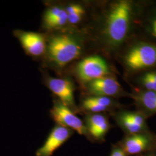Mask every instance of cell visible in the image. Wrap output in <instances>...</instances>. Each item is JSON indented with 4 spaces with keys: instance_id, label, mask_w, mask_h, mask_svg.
<instances>
[{
    "instance_id": "obj_1",
    "label": "cell",
    "mask_w": 156,
    "mask_h": 156,
    "mask_svg": "<svg viewBox=\"0 0 156 156\" xmlns=\"http://www.w3.org/2000/svg\"><path fill=\"white\" fill-rule=\"evenodd\" d=\"M146 2L133 0H117L107 6L100 29V40L104 49L119 53L131 39Z\"/></svg>"
},
{
    "instance_id": "obj_2",
    "label": "cell",
    "mask_w": 156,
    "mask_h": 156,
    "mask_svg": "<svg viewBox=\"0 0 156 156\" xmlns=\"http://www.w3.org/2000/svg\"><path fill=\"white\" fill-rule=\"evenodd\" d=\"M126 75L130 78L140 73L156 69V43L133 38L118 53Z\"/></svg>"
},
{
    "instance_id": "obj_3",
    "label": "cell",
    "mask_w": 156,
    "mask_h": 156,
    "mask_svg": "<svg viewBox=\"0 0 156 156\" xmlns=\"http://www.w3.org/2000/svg\"><path fill=\"white\" fill-rule=\"evenodd\" d=\"M83 50V40L70 34H57L50 37L46 44L48 59L56 67L66 66L77 59Z\"/></svg>"
},
{
    "instance_id": "obj_4",
    "label": "cell",
    "mask_w": 156,
    "mask_h": 156,
    "mask_svg": "<svg viewBox=\"0 0 156 156\" xmlns=\"http://www.w3.org/2000/svg\"><path fill=\"white\" fill-rule=\"evenodd\" d=\"M117 143L127 156H138L156 150V133L150 129L139 133L124 135Z\"/></svg>"
},
{
    "instance_id": "obj_5",
    "label": "cell",
    "mask_w": 156,
    "mask_h": 156,
    "mask_svg": "<svg viewBox=\"0 0 156 156\" xmlns=\"http://www.w3.org/2000/svg\"><path fill=\"white\" fill-rule=\"evenodd\" d=\"M76 73L79 80L84 84L99 78L113 76L108 63L99 55L88 56L79 62Z\"/></svg>"
},
{
    "instance_id": "obj_6",
    "label": "cell",
    "mask_w": 156,
    "mask_h": 156,
    "mask_svg": "<svg viewBox=\"0 0 156 156\" xmlns=\"http://www.w3.org/2000/svg\"><path fill=\"white\" fill-rule=\"evenodd\" d=\"M110 114L124 135L136 134L150 130L147 122L148 119L136 110L131 111L123 108Z\"/></svg>"
},
{
    "instance_id": "obj_7",
    "label": "cell",
    "mask_w": 156,
    "mask_h": 156,
    "mask_svg": "<svg viewBox=\"0 0 156 156\" xmlns=\"http://www.w3.org/2000/svg\"><path fill=\"white\" fill-rule=\"evenodd\" d=\"M89 95L109 97L117 100L122 97L130 98L131 93L124 89L115 76H108L85 84Z\"/></svg>"
},
{
    "instance_id": "obj_8",
    "label": "cell",
    "mask_w": 156,
    "mask_h": 156,
    "mask_svg": "<svg viewBox=\"0 0 156 156\" xmlns=\"http://www.w3.org/2000/svg\"><path fill=\"white\" fill-rule=\"evenodd\" d=\"M50 115L57 125L69 128L87 139V132L83 121L60 101H54L50 109Z\"/></svg>"
},
{
    "instance_id": "obj_9",
    "label": "cell",
    "mask_w": 156,
    "mask_h": 156,
    "mask_svg": "<svg viewBox=\"0 0 156 156\" xmlns=\"http://www.w3.org/2000/svg\"><path fill=\"white\" fill-rule=\"evenodd\" d=\"M84 123L90 142L102 144L105 142L106 135L112 128L106 113H86Z\"/></svg>"
},
{
    "instance_id": "obj_10",
    "label": "cell",
    "mask_w": 156,
    "mask_h": 156,
    "mask_svg": "<svg viewBox=\"0 0 156 156\" xmlns=\"http://www.w3.org/2000/svg\"><path fill=\"white\" fill-rule=\"evenodd\" d=\"M74 131L69 128L56 125L50 131L44 144L35 152V156H52L57 149L69 140Z\"/></svg>"
},
{
    "instance_id": "obj_11",
    "label": "cell",
    "mask_w": 156,
    "mask_h": 156,
    "mask_svg": "<svg viewBox=\"0 0 156 156\" xmlns=\"http://www.w3.org/2000/svg\"><path fill=\"white\" fill-rule=\"evenodd\" d=\"M125 106L117 100L101 96L89 95L83 98L80 104L79 111L86 113H111Z\"/></svg>"
},
{
    "instance_id": "obj_12",
    "label": "cell",
    "mask_w": 156,
    "mask_h": 156,
    "mask_svg": "<svg viewBox=\"0 0 156 156\" xmlns=\"http://www.w3.org/2000/svg\"><path fill=\"white\" fill-rule=\"evenodd\" d=\"M47 85L64 105L75 113L79 111L75 104L73 86L70 81L62 78H49L47 80Z\"/></svg>"
},
{
    "instance_id": "obj_13",
    "label": "cell",
    "mask_w": 156,
    "mask_h": 156,
    "mask_svg": "<svg viewBox=\"0 0 156 156\" xmlns=\"http://www.w3.org/2000/svg\"><path fill=\"white\" fill-rule=\"evenodd\" d=\"M14 35L24 50L32 56H41L46 49L45 38L40 34L16 30L14 31Z\"/></svg>"
},
{
    "instance_id": "obj_14",
    "label": "cell",
    "mask_w": 156,
    "mask_h": 156,
    "mask_svg": "<svg viewBox=\"0 0 156 156\" xmlns=\"http://www.w3.org/2000/svg\"><path fill=\"white\" fill-rule=\"evenodd\" d=\"M136 107V110L147 119L156 115V91L135 89L130 93Z\"/></svg>"
},
{
    "instance_id": "obj_15",
    "label": "cell",
    "mask_w": 156,
    "mask_h": 156,
    "mask_svg": "<svg viewBox=\"0 0 156 156\" xmlns=\"http://www.w3.org/2000/svg\"><path fill=\"white\" fill-rule=\"evenodd\" d=\"M139 26L145 35L144 39L156 43V5L145 6Z\"/></svg>"
},
{
    "instance_id": "obj_16",
    "label": "cell",
    "mask_w": 156,
    "mask_h": 156,
    "mask_svg": "<svg viewBox=\"0 0 156 156\" xmlns=\"http://www.w3.org/2000/svg\"><path fill=\"white\" fill-rule=\"evenodd\" d=\"M137 89L156 91V69L140 73L133 76Z\"/></svg>"
},
{
    "instance_id": "obj_17",
    "label": "cell",
    "mask_w": 156,
    "mask_h": 156,
    "mask_svg": "<svg viewBox=\"0 0 156 156\" xmlns=\"http://www.w3.org/2000/svg\"><path fill=\"white\" fill-rule=\"evenodd\" d=\"M65 10L68 16V22L71 24H76L81 22L86 12L83 6L78 4H71Z\"/></svg>"
},
{
    "instance_id": "obj_18",
    "label": "cell",
    "mask_w": 156,
    "mask_h": 156,
    "mask_svg": "<svg viewBox=\"0 0 156 156\" xmlns=\"http://www.w3.org/2000/svg\"><path fill=\"white\" fill-rule=\"evenodd\" d=\"M63 9H64L58 6H53L46 11L44 15V21L45 26L47 28H50L52 23L60 15Z\"/></svg>"
},
{
    "instance_id": "obj_19",
    "label": "cell",
    "mask_w": 156,
    "mask_h": 156,
    "mask_svg": "<svg viewBox=\"0 0 156 156\" xmlns=\"http://www.w3.org/2000/svg\"><path fill=\"white\" fill-rule=\"evenodd\" d=\"M109 156H127L123 151L122 147L116 143L112 144L111 147Z\"/></svg>"
},
{
    "instance_id": "obj_20",
    "label": "cell",
    "mask_w": 156,
    "mask_h": 156,
    "mask_svg": "<svg viewBox=\"0 0 156 156\" xmlns=\"http://www.w3.org/2000/svg\"><path fill=\"white\" fill-rule=\"evenodd\" d=\"M155 156L154 155V154L153 153V152H150V153H145V154H140L138 156Z\"/></svg>"
},
{
    "instance_id": "obj_21",
    "label": "cell",
    "mask_w": 156,
    "mask_h": 156,
    "mask_svg": "<svg viewBox=\"0 0 156 156\" xmlns=\"http://www.w3.org/2000/svg\"><path fill=\"white\" fill-rule=\"evenodd\" d=\"M151 152H153V153L154 154V155L156 156V150H154V151H151Z\"/></svg>"
}]
</instances>
